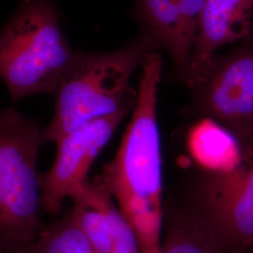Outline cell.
<instances>
[{
  "mask_svg": "<svg viewBox=\"0 0 253 253\" xmlns=\"http://www.w3.org/2000/svg\"><path fill=\"white\" fill-rule=\"evenodd\" d=\"M200 216L225 250L253 246V151L233 167L215 171L198 191Z\"/></svg>",
  "mask_w": 253,
  "mask_h": 253,
  "instance_id": "obj_6",
  "label": "cell"
},
{
  "mask_svg": "<svg viewBox=\"0 0 253 253\" xmlns=\"http://www.w3.org/2000/svg\"><path fill=\"white\" fill-rule=\"evenodd\" d=\"M109 193L94 180L77 191L71 199V213L97 253H111V230L106 213Z\"/></svg>",
  "mask_w": 253,
  "mask_h": 253,
  "instance_id": "obj_10",
  "label": "cell"
},
{
  "mask_svg": "<svg viewBox=\"0 0 253 253\" xmlns=\"http://www.w3.org/2000/svg\"><path fill=\"white\" fill-rule=\"evenodd\" d=\"M225 253L217 235L199 214L172 223L162 248V253Z\"/></svg>",
  "mask_w": 253,
  "mask_h": 253,
  "instance_id": "obj_11",
  "label": "cell"
},
{
  "mask_svg": "<svg viewBox=\"0 0 253 253\" xmlns=\"http://www.w3.org/2000/svg\"><path fill=\"white\" fill-rule=\"evenodd\" d=\"M127 113L122 111L93 120L55 143L53 165L40 173L42 211L57 214L65 200L89 183L87 175L93 163Z\"/></svg>",
  "mask_w": 253,
  "mask_h": 253,
  "instance_id": "obj_7",
  "label": "cell"
},
{
  "mask_svg": "<svg viewBox=\"0 0 253 253\" xmlns=\"http://www.w3.org/2000/svg\"><path fill=\"white\" fill-rule=\"evenodd\" d=\"M106 213L111 230V253H142L133 229L110 194L106 199Z\"/></svg>",
  "mask_w": 253,
  "mask_h": 253,
  "instance_id": "obj_14",
  "label": "cell"
},
{
  "mask_svg": "<svg viewBox=\"0 0 253 253\" xmlns=\"http://www.w3.org/2000/svg\"><path fill=\"white\" fill-rule=\"evenodd\" d=\"M253 32V0H206L186 83L195 88L207 76L219 47L243 42Z\"/></svg>",
  "mask_w": 253,
  "mask_h": 253,
  "instance_id": "obj_8",
  "label": "cell"
},
{
  "mask_svg": "<svg viewBox=\"0 0 253 253\" xmlns=\"http://www.w3.org/2000/svg\"><path fill=\"white\" fill-rule=\"evenodd\" d=\"M76 54L64 36L52 0H21L0 30V80L12 100L54 94Z\"/></svg>",
  "mask_w": 253,
  "mask_h": 253,
  "instance_id": "obj_3",
  "label": "cell"
},
{
  "mask_svg": "<svg viewBox=\"0 0 253 253\" xmlns=\"http://www.w3.org/2000/svg\"><path fill=\"white\" fill-rule=\"evenodd\" d=\"M252 36H253V34H252Z\"/></svg>",
  "mask_w": 253,
  "mask_h": 253,
  "instance_id": "obj_17",
  "label": "cell"
},
{
  "mask_svg": "<svg viewBox=\"0 0 253 253\" xmlns=\"http://www.w3.org/2000/svg\"><path fill=\"white\" fill-rule=\"evenodd\" d=\"M31 253H97L70 212L42 227Z\"/></svg>",
  "mask_w": 253,
  "mask_h": 253,
  "instance_id": "obj_12",
  "label": "cell"
},
{
  "mask_svg": "<svg viewBox=\"0 0 253 253\" xmlns=\"http://www.w3.org/2000/svg\"><path fill=\"white\" fill-rule=\"evenodd\" d=\"M141 66L130 122L116 157L96 179L118 203L142 253H162L163 179L157 98L163 60L154 51Z\"/></svg>",
  "mask_w": 253,
  "mask_h": 253,
  "instance_id": "obj_1",
  "label": "cell"
},
{
  "mask_svg": "<svg viewBox=\"0 0 253 253\" xmlns=\"http://www.w3.org/2000/svg\"><path fill=\"white\" fill-rule=\"evenodd\" d=\"M43 128L14 108L0 111V244L31 253L42 224L38 156Z\"/></svg>",
  "mask_w": 253,
  "mask_h": 253,
  "instance_id": "obj_4",
  "label": "cell"
},
{
  "mask_svg": "<svg viewBox=\"0 0 253 253\" xmlns=\"http://www.w3.org/2000/svg\"><path fill=\"white\" fill-rule=\"evenodd\" d=\"M0 253H16V252H13V251H11V250H9V249H7V248H5L4 246H2V245L0 244Z\"/></svg>",
  "mask_w": 253,
  "mask_h": 253,
  "instance_id": "obj_15",
  "label": "cell"
},
{
  "mask_svg": "<svg viewBox=\"0 0 253 253\" xmlns=\"http://www.w3.org/2000/svg\"><path fill=\"white\" fill-rule=\"evenodd\" d=\"M206 0H139L149 33L165 46L176 73L187 81Z\"/></svg>",
  "mask_w": 253,
  "mask_h": 253,
  "instance_id": "obj_9",
  "label": "cell"
},
{
  "mask_svg": "<svg viewBox=\"0 0 253 253\" xmlns=\"http://www.w3.org/2000/svg\"><path fill=\"white\" fill-rule=\"evenodd\" d=\"M194 89L197 113L234 136L242 154L253 151V37L230 54L216 57Z\"/></svg>",
  "mask_w": 253,
  "mask_h": 253,
  "instance_id": "obj_5",
  "label": "cell"
},
{
  "mask_svg": "<svg viewBox=\"0 0 253 253\" xmlns=\"http://www.w3.org/2000/svg\"><path fill=\"white\" fill-rule=\"evenodd\" d=\"M191 134V147L198 160L215 168V171L224 170V158L233 153L226 151L233 146L231 138L227 135L229 132L208 118L195 126Z\"/></svg>",
  "mask_w": 253,
  "mask_h": 253,
  "instance_id": "obj_13",
  "label": "cell"
},
{
  "mask_svg": "<svg viewBox=\"0 0 253 253\" xmlns=\"http://www.w3.org/2000/svg\"><path fill=\"white\" fill-rule=\"evenodd\" d=\"M158 46L159 42L148 32L114 52H77L54 93V116L43 128L45 143H57L88 122L134 108L137 91L130 87L129 80Z\"/></svg>",
  "mask_w": 253,
  "mask_h": 253,
  "instance_id": "obj_2",
  "label": "cell"
},
{
  "mask_svg": "<svg viewBox=\"0 0 253 253\" xmlns=\"http://www.w3.org/2000/svg\"><path fill=\"white\" fill-rule=\"evenodd\" d=\"M242 253V252H241V251H238V253Z\"/></svg>",
  "mask_w": 253,
  "mask_h": 253,
  "instance_id": "obj_16",
  "label": "cell"
}]
</instances>
